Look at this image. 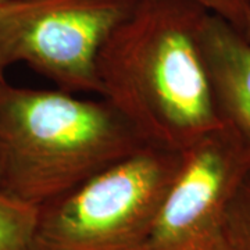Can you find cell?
I'll list each match as a JSON object with an SVG mask.
<instances>
[{
    "mask_svg": "<svg viewBox=\"0 0 250 250\" xmlns=\"http://www.w3.org/2000/svg\"><path fill=\"white\" fill-rule=\"evenodd\" d=\"M207 14L189 0H139L99 52V96L149 146L184 153L223 125L200 49Z\"/></svg>",
    "mask_w": 250,
    "mask_h": 250,
    "instance_id": "obj_1",
    "label": "cell"
},
{
    "mask_svg": "<svg viewBox=\"0 0 250 250\" xmlns=\"http://www.w3.org/2000/svg\"><path fill=\"white\" fill-rule=\"evenodd\" d=\"M149 146L106 100L0 83V192L41 207Z\"/></svg>",
    "mask_w": 250,
    "mask_h": 250,
    "instance_id": "obj_2",
    "label": "cell"
},
{
    "mask_svg": "<svg viewBox=\"0 0 250 250\" xmlns=\"http://www.w3.org/2000/svg\"><path fill=\"white\" fill-rule=\"evenodd\" d=\"M182 153L145 146L39 207L29 250H142Z\"/></svg>",
    "mask_w": 250,
    "mask_h": 250,
    "instance_id": "obj_3",
    "label": "cell"
},
{
    "mask_svg": "<svg viewBox=\"0 0 250 250\" xmlns=\"http://www.w3.org/2000/svg\"><path fill=\"white\" fill-rule=\"evenodd\" d=\"M139 0H0V62L70 93L99 95L102 46Z\"/></svg>",
    "mask_w": 250,
    "mask_h": 250,
    "instance_id": "obj_4",
    "label": "cell"
},
{
    "mask_svg": "<svg viewBox=\"0 0 250 250\" xmlns=\"http://www.w3.org/2000/svg\"><path fill=\"white\" fill-rule=\"evenodd\" d=\"M250 171V149L221 125L182 153L178 174L142 250H224L231 199Z\"/></svg>",
    "mask_w": 250,
    "mask_h": 250,
    "instance_id": "obj_5",
    "label": "cell"
},
{
    "mask_svg": "<svg viewBox=\"0 0 250 250\" xmlns=\"http://www.w3.org/2000/svg\"><path fill=\"white\" fill-rule=\"evenodd\" d=\"M200 49L217 114L250 149V41L208 13L200 31Z\"/></svg>",
    "mask_w": 250,
    "mask_h": 250,
    "instance_id": "obj_6",
    "label": "cell"
},
{
    "mask_svg": "<svg viewBox=\"0 0 250 250\" xmlns=\"http://www.w3.org/2000/svg\"><path fill=\"white\" fill-rule=\"evenodd\" d=\"M39 208L0 192V250H29Z\"/></svg>",
    "mask_w": 250,
    "mask_h": 250,
    "instance_id": "obj_7",
    "label": "cell"
},
{
    "mask_svg": "<svg viewBox=\"0 0 250 250\" xmlns=\"http://www.w3.org/2000/svg\"><path fill=\"white\" fill-rule=\"evenodd\" d=\"M223 241L224 250H250V171L228 205Z\"/></svg>",
    "mask_w": 250,
    "mask_h": 250,
    "instance_id": "obj_8",
    "label": "cell"
},
{
    "mask_svg": "<svg viewBox=\"0 0 250 250\" xmlns=\"http://www.w3.org/2000/svg\"><path fill=\"white\" fill-rule=\"evenodd\" d=\"M202 6L208 13L224 18L232 27L246 32L250 0H189Z\"/></svg>",
    "mask_w": 250,
    "mask_h": 250,
    "instance_id": "obj_9",
    "label": "cell"
},
{
    "mask_svg": "<svg viewBox=\"0 0 250 250\" xmlns=\"http://www.w3.org/2000/svg\"><path fill=\"white\" fill-rule=\"evenodd\" d=\"M6 68L3 67V64H1V62H0V83L1 82H6Z\"/></svg>",
    "mask_w": 250,
    "mask_h": 250,
    "instance_id": "obj_10",
    "label": "cell"
},
{
    "mask_svg": "<svg viewBox=\"0 0 250 250\" xmlns=\"http://www.w3.org/2000/svg\"><path fill=\"white\" fill-rule=\"evenodd\" d=\"M245 36L250 41V6H249V20H248V27H246V32H245Z\"/></svg>",
    "mask_w": 250,
    "mask_h": 250,
    "instance_id": "obj_11",
    "label": "cell"
}]
</instances>
